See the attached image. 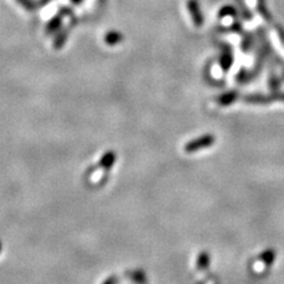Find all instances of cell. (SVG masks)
Returning <instances> with one entry per match:
<instances>
[{
	"label": "cell",
	"instance_id": "1",
	"mask_svg": "<svg viewBox=\"0 0 284 284\" xmlns=\"http://www.w3.org/2000/svg\"><path fill=\"white\" fill-rule=\"evenodd\" d=\"M215 142V138L212 134H207V135H203L200 138L194 139V140L187 142L185 144V152L186 153H195L198 150L204 149V148H209L213 146V143Z\"/></svg>",
	"mask_w": 284,
	"mask_h": 284
},
{
	"label": "cell",
	"instance_id": "2",
	"mask_svg": "<svg viewBox=\"0 0 284 284\" xmlns=\"http://www.w3.org/2000/svg\"><path fill=\"white\" fill-rule=\"evenodd\" d=\"M187 10L191 14L192 22L195 26H201L204 24L203 12L200 10V5L198 0H188L187 1Z\"/></svg>",
	"mask_w": 284,
	"mask_h": 284
},
{
	"label": "cell",
	"instance_id": "3",
	"mask_svg": "<svg viewBox=\"0 0 284 284\" xmlns=\"http://www.w3.org/2000/svg\"><path fill=\"white\" fill-rule=\"evenodd\" d=\"M64 13H69V11L59 12V13L55 14V16H53L51 19L47 22L46 26H45V34L46 35L57 34L59 30H61L62 23H63V14Z\"/></svg>",
	"mask_w": 284,
	"mask_h": 284
},
{
	"label": "cell",
	"instance_id": "4",
	"mask_svg": "<svg viewBox=\"0 0 284 284\" xmlns=\"http://www.w3.org/2000/svg\"><path fill=\"white\" fill-rule=\"evenodd\" d=\"M238 99V93L237 91H229V93H225L219 96L217 99V103L219 106H230L232 105L235 101Z\"/></svg>",
	"mask_w": 284,
	"mask_h": 284
},
{
	"label": "cell",
	"instance_id": "5",
	"mask_svg": "<svg viewBox=\"0 0 284 284\" xmlns=\"http://www.w3.org/2000/svg\"><path fill=\"white\" fill-rule=\"evenodd\" d=\"M68 35H69V31L68 30H59L57 32V35H56L55 39H53V49L55 50H59L62 49V47L64 46V44L67 43V39H68Z\"/></svg>",
	"mask_w": 284,
	"mask_h": 284
},
{
	"label": "cell",
	"instance_id": "6",
	"mask_svg": "<svg viewBox=\"0 0 284 284\" xmlns=\"http://www.w3.org/2000/svg\"><path fill=\"white\" fill-rule=\"evenodd\" d=\"M210 263H211V257H210V254L205 252V251L198 254V258H197L198 270L204 271V270H206V269H209Z\"/></svg>",
	"mask_w": 284,
	"mask_h": 284
},
{
	"label": "cell",
	"instance_id": "7",
	"mask_svg": "<svg viewBox=\"0 0 284 284\" xmlns=\"http://www.w3.org/2000/svg\"><path fill=\"white\" fill-rule=\"evenodd\" d=\"M123 40V36L120 34L118 31H110L106 35L105 41L108 45H116V44L121 43Z\"/></svg>",
	"mask_w": 284,
	"mask_h": 284
},
{
	"label": "cell",
	"instance_id": "8",
	"mask_svg": "<svg viewBox=\"0 0 284 284\" xmlns=\"http://www.w3.org/2000/svg\"><path fill=\"white\" fill-rule=\"evenodd\" d=\"M258 259L264 265H271L272 263L275 262V259H276V252H275L274 250H271V248H269V250L263 251V252L259 254Z\"/></svg>",
	"mask_w": 284,
	"mask_h": 284
},
{
	"label": "cell",
	"instance_id": "9",
	"mask_svg": "<svg viewBox=\"0 0 284 284\" xmlns=\"http://www.w3.org/2000/svg\"><path fill=\"white\" fill-rule=\"evenodd\" d=\"M247 102L251 105H266L271 101V97L265 96V95H250L244 99Z\"/></svg>",
	"mask_w": 284,
	"mask_h": 284
},
{
	"label": "cell",
	"instance_id": "10",
	"mask_svg": "<svg viewBox=\"0 0 284 284\" xmlns=\"http://www.w3.org/2000/svg\"><path fill=\"white\" fill-rule=\"evenodd\" d=\"M233 62V58H232V55H231L230 52H225L221 55V58H220V65H221V69L224 71H227L230 69L231 64H232Z\"/></svg>",
	"mask_w": 284,
	"mask_h": 284
},
{
	"label": "cell",
	"instance_id": "11",
	"mask_svg": "<svg viewBox=\"0 0 284 284\" xmlns=\"http://www.w3.org/2000/svg\"><path fill=\"white\" fill-rule=\"evenodd\" d=\"M128 276L132 278L133 281H135L136 283L139 284H147V278L144 276L143 272L141 271H133L132 274L128 275Z\"/></svg>",
	"mask_w": 284,
	"mask_h": 284
},
{
	"label": "cell",
	"instance_id": "12",
	"mask_svg": "<svg viewBox=\"0 0 284 284\" xmlns=\"http://www.w3.org/2000/svg\"><path fill=\"white\" fill-rule=\"evenodd\" d=\"M114 162H115V154L114 153H108L102 158L101 165L105 166V168H109L110 166H112Z\"/></svg>",
	"mask_w": 284,
	"mask_h": 284
},
{
	"label": "cell",
	"instance_id": "13",
	"mask_svg": "<svg viewBox=\"0 0 284 284\" xmlns=\"http://www.w3.org/2000/svg\"><path fill=\"white\" fill-rule=\"evenodd\" d=\"M17 2H19L28 11H35L37 8V4H36L34 0H17Z\"/></svg>",
	"mask_w": 284,
	"mask_h": 284
},
{
	"label": "cell",
	"instance_id": "14",
	"mask_svg": "<svg viewBox=\"0 0 284 284\" xmlns=\"http://www.w3.org/2000/svg\"><path fill=\"white\" fill-rule=\"evenodd\" d=\"M103 174H105V171L103 170H99V171H95L94 173H93V176H91V181L93 182H97L99 180L101 179V178L103 177Z\"/></svg>",
	"mask_w": 284,
	"mask_h": 284
},
{
	"label": "cell",
	"instance_id": "15",
	"mask_svg": "<svg viewBox=\"0 0 284 284\" xmlns=\"http://www.w3.org/2000/svg\"><path fill=\"white\" fill-rule=\"evenodd\" d=\"M236 13V10L233 7H231V6H229V7H224L223 10L220 11V16L223 17V16H229V14H235Z\"/></svg>",
	"mask_w": 284,
	"mask_h": 284
},
{
	"label": "cell",
	"instance_id": "16",
	"mask_svg": "<svg viewBox=\"0 0 284 284\" xmlns=\"http://www.w3.org/2000/svg\"><path fill=\"white\" fill-rule=\"evenodd\" d=\"M272 99L274 100H278V101H283L284 102V94H276L272 96Z\"/></svg>",
	"mask_w": 284,
	"mask_h": 284
},
{
	"label": "cell",
	"instance_id": "17",
	"mask_svg": "<svg viewBox=\"0 0 284 284\" xmlns=\"http://www.w3.org/2000/svg\"><path fill=\"white\" fill-rule=\"evenodd\" d=\"M105 284H117V278L116 277H110Z\"/></svg>",
	"mask_w": 284,
	"mask_h": 284
},
{
	"label": "cell",
	"instance_id": "18",
	"mask_svg": "<svg viewBox=\"0 0 284 284\" xmlns=\"http://www.w3.org/2000/svg\"><path fill=\"white\" fill-rule=\"evenodd\" d=\"M50 1H51V0H40V1H39V6H44V5L49 4Z\"/></svg>",
	"mask_w": 284,
	"mask_h": 284
},
{
	"label": "cell",
	"instance_id": "19",
	"mask_svg": "<svg viewBox=\"0 0 284 284\" xmlns=\"http://www.w3.org/2000/svg\"><path fill=\"white\" fill-rule=\"evenodd\" d=\"M83 1H84V0H71V2H72V4H75V5H81Z\"/></svg>",
	"mask_w": 284,
	"mask_h": 284
}]
</instances>
